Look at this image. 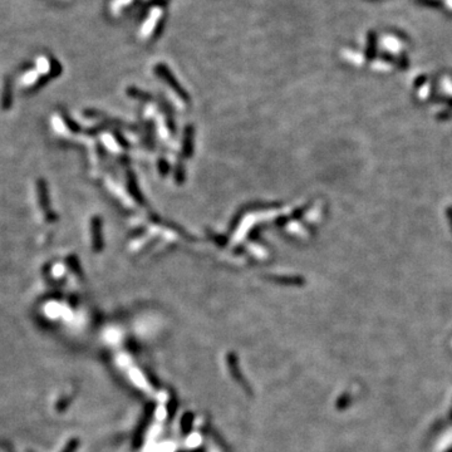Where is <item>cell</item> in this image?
<instances>
[{
  "mask_svg": "<svg viewBox=\"0 0 452 452\" xmlns=\"http://www.w3.org/2000/svg\"><path fill=\"white\" fill-rule=\"evenodd\" d=\"M376 34L370 33L368 34V41H367V57L368 58H373L376 54Z\"/></svg>",
  "mask_w": 452,
  "mask_h": 452,
  "instance_id": "52a82bcc",
  "label": "cell"
},
{
  "mask_svg": "<svg viewBox=\"0 0 452 452\" xmlns=\"http://www.w3.org/2000/svg\"><path fill=\"white\" fill-rule=\"evenodd\" d=\"M132 3L133 0H116V1H114V9H122Z\"/></svg>",
  "mask_w": 452,
  "mask_h": 452,
  "instance_id": "30bf717a",
  "label": "cell"
},
{
  "mask_svg": "<svg viewBox=\"0 0 452 452\" xmlns=\"http://www.w3.org/2000/svg\"><path fill=\"white\" fill-rule=\"evenodd\" d=\"M92 240L94 251L98 253L102 249V223L100 218H94L92 220Z\"/></svg>",
  "mask_w": 452,
  "mask_h": 452,
  "instance_id": "5b68a950",
  "label": "cell"
},
{
  "mask_svg": "<svg viewBox=\"0 0 452 452\" xmlns=\"http://www.w3.org/2000/svg\"><path fill=\"white\" fill-rule=\"evenodd\" d=\"M192 421H193V417L191 414H184V417H182L181 430H182V432L185 433V435H188V433L190 432L191 427H192Z\"/></svg>",
  "mask_w": 452,
  "mask_h": 452,
  "instance_id": "ba28073f",
  "label": "cell"
},
{
  "mask_svg": "<svg viewBox=\"0 0 452 452\" xmlns=\"http://www.w3.org/2000/svg\"><path fill=\"white\" fill-rule=\"evenodd\" d=\"M447 219H449L450 226H451V229H452V207H449V209H447Z\"/></svg>",
  "mask_w": 452,
  "mask_h": 452,
  "instance_id": "8fae6325",
  "label": "cell"
},
{
  "mask_svg": "<svg viewBox=\"0 0 452 452\" xmlns=\"http://www.w3.org/2000/svg\"><path fill=\"white\" fill-rule=\"evenodd\" d=\"M37 195H38L39 206L43 210L45 219L50 223V221L54 220L55 216L53 215V211L52 209H50L49 193H48L47 184H45V181L43 179H39L38 181H37Z\"/></svg>",
  "mask_w": 452,
  "mask_h": 452,
  "instance_id": "7a4b0ae2",
  "label": "cell"
},
{
  "mask_svg": "<svg viewBox=\"0 0 452 452\" xmlns=\"http://www.w3.org/2000/svg\"><path fill=\"white\" fill-rule=\"evenodd\" d=\"M163 19H165V8L162 5L152 6L141 27L140 36L144 39H150L157 36L160 28L162 27Z\"/></svg>",
  "mask_w": 452,
  "mask_h": 452,
  "instance_id": "6da1fadb",
  "label": "cell"
},
{
  "mask_svg": "<svg viewBox=\"0 0 452 452\" xmlns=\"http://www.w3.org/2000/svg\"><path fill=\"white\" fill-rule=\"evenodd\" d=\"M152 414H153V406H149L144 414V418L141 421L140 426L136 430L135 435H133V440H132V445L133 449H138V447L142 445V441H144V436H145V431H146L147 426H149V422L151 419Z\"/></svg>",
  "mask_w": 452,
  "mask_h": 452,
  "instance_id": "277c9868",
  "label": "cell"
},
{
  "mask_svg": "<svg viewBox=\"0 0 452 452\" xmlns=\"http://www.w3.org/2000/svg\"><path fill=\"white\" fill-rule=\"evenodd\" d=\"M78 447V440H71V441L67 444V446L64 447L63 452H75Z\"/></svg>",
  "mask_w": 452,
  "mask_h": 452,
  "instance_id": "9c48e42d",
  "label": "cell"
},
{
  "mask_svg": "<svg viewBox=\"0 0 452 452\" xmlns=\"http://www.w3.org/2000/svg\"><path fill=\"white\" fill-rule=\"evenodd\" d=\"M11 98H13V96H11V83L6 79L5 83H4L3 96H1V107H3V110H8V108L11 107V102H13Z\"/></svg>",
  "mask_w": 452,
  "mask_h": 452,
  "instance_id": "8992f818",
  "label": "cell"
},
{
  "mask_svg": "<svg viewBox=\"0 0 452 452\" xmlns=\"http://www.w3.org/2000/svg\"><path fill=\"white\" fill-rule=\"evenodd\" d=\"M226 363H227V367H229V371H230V373H231L232 378H234L237 383L243 387V388L245 389L248 393H250V387H249V384L246 383V379L244 378L243 373L240 372L239 362H237V358L234 353H229V354L226 356Z\"/></svg>",
  "mask_w": 452,
  "mask_h": 452,
  "instance_id": "3957f363",
  "label": "cell"
}]
</instances>
